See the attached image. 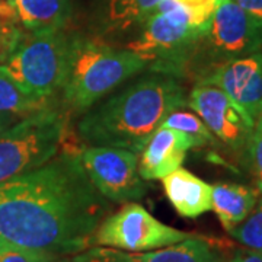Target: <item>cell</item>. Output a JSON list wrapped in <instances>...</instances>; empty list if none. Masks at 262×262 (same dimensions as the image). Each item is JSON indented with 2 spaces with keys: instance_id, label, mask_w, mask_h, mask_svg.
Returning a JSON list of instances; mask_svg holds the SVG:
<instances>
[{
  "instance_id": "1",
  "label": "cell",
  "mask_w": 262,
  "mask_h": 262,
  "mask_svg": "<svg viewBox=\"0 0 262 262\" xmlns=\"http://www.w3.org/2000/svg\"><path fill=\"white\" fill-rule=\"evenodd\" d=\"M111 203L95 188L80 153L58 151L42 166L0 184V241L60 256L95 246Z\"/></svg>"
},
{
  "instance_id": "2",
  "label": "cell",
  "mask_w": 262,
  "mask_h": 262,
  "mask_svg": "<svg viewBox=\"0 0 262 262\" xmlns=\"http://www.w3.org/2000/svg\"><path fill=\"white\" fill-rule=\"evenodd\" d=\"M187 105L188 96L178 77L151 72L88 110L77 133L89 146L139 155L169 114Z\"/></svg>"
},
{
  "instance_id": "3",
  "label": "cell",
  "mask_w": 262,
  "mask_h": 262,
  "mask_svg": "<svg viewBox=\"0 0 262 262\" xmlns=\"http://www.w3.org/2000/svg\"><path fill=\"white\" fill-rule=\"evenodd\" d=\"M147 69L146 61L127 48L72 37L61 92L66 105L86 113L124 82Z\"/></svg>"
},
{
  "instance_id": "4",
  "label": "cell",
  "mask_w": 262,
  "mask_h": 262,
  "mask_svg": "<svg viewBox=\"0 0 262 262\" xmlns=\"http://www.w3.org/2000/svg\"><path fill=\"white\" fill-rule=\"evenodd\" d=\"M204 31L175 0H162L125 48L143 58L151 72L179 77L192 63Z\"/></svg>"
},
{
  "instance_id": "5",
  "label": "cell",
  "mask_w": 262,
  "mask_h": 262,
  "mask_svg": "<svg viewBox=\"0 0 262 262\" xmlns=\"http://www.w3.org/2000/svg\"><path fill=\"white\" fill-rule=\"evenodd\" d=\"M64 113L42 108L0 134V184L42 166L60 151L66 137Z\"/></svg>"
},
{
  "instance_id": "6",
  "label": "cell",
  "mask_w": 262,
  "mask_h": 262,
  "mask_svg": "<svg viewBox=\"0 0 262 262\" xmlns=\"http://www.w3.org/2000/svg\"><path fill=\"white\" fill-rule=\"evenodd\" d=\"M69 42L61 29L27 32L15 39L3 66L28 94L48 101L64 82Z\"/></svg>"
},
{
  "instance_id": "7",
  "label": "cell",
  "mask_w": 262,
  "mask_h": 262,
  "mask_svg": "<svg viewBox=\"0 0 262 262\" xmlns=\"http://www.w3.org/2000/svg\"><path fill=\"white\" fill-rule=\"evenodd\" d=\"M261 50L262 24L255 20L234 0H229L215 8L198 41L192 63L206 58L210 64L219 67Z\"/></svg>"
},
{
  "instance_id": "8",
  "label": "cell",
  "mask_w": 262,
  "mask_h": 262,
  "mask_svg": "<svg viewBox=\"0 0 262 262\" xmlns=\"http://www.w3.org/2000/svg\"><path fill=\"white\" fill-rule=\"evenodd\" d=\"M192 234L155 219L140 204L127 203L117 213L108 214L95 234V246L122 252H149L182 242Z\"/></svg>"
},
{
  "instance_id": "9",
  "label": "cell",
  "mask_w": 262,
  "mask_h": 262,
  "mask_svg": "<svg viewBox=\"0 0 262 262\" xmlns=\"http://www.w3.org/2000/svg\"><path fill=\"white\" fill-rule=\"evenodd\" d=\"M80 160L95 188L110 203L127 204L146 195L139 158L130 150L89 146L80 151Z\"/></svg>"
},
{
  "instance_id": "10",
  "label": "cell",
  "mask_w": 262,
  "mask_h": 262,
  "mask_svg": "<svg viewBox=\"0 0 262 262\" xmlns=\"http://www.w3.org/2000/svg\"><path fill=\"white\" fill-rule=\"evenodd\" d=\"M188 105L213 136L236 151L248 149L253 124L236 103L214 84L196 83L188 95Z\"/></svg>"
},
{
  "instance_id": "11",
  "label": "cell",
  "mask_w": 262,
  "mask_h": 262,
  "mask_svg": "<svg viewBox=\"0 0 262 262\" xmlns=\"http://www.w3.org/2000/svg\"><path fill=\"white\" fill-rule=\"evenodd\" d=\"M198 83L222 89L255 124L262 115V51L215 67Z\"/></svg>"
},
{
  "instance_id": "12",
  "label": "cell",
  "mask_w": 262,
  "mask_h": 262,
  "mask_svg": "<svg viewBox=\"0 0 262 262\" xmlns=\"http://www.w3.org/2000/svg\"><path fill=\"white\" fill-rule=\"evenodd\" d=\"M96 262H222L223 258L213 245L192 234L182 242L149 252H122L111 248H91Z\"/></svg>"
},
{
  "instance_id": "13",
  "label": "cell",
  "mask_w": 262,
  "mask_h": 262,
  "mask_svg": "<svg viewBox=\"0 0 262 262\" xmlns=\"http://www.w3.org/2000/svg\"><path fill=\"white\" fill-rule=\"evenodd\" d=\"M192 147L194 143L184 133L168 127H159L140 151V177L144 181L168 177L169 173L181 168L187 151Z\"/></svg>"
},
{
  "instance_id": "14",
  "label": "cell",
  "mask_w": 262,
  "mask_h": 262,
  "mask_svg": "<svg viewBox=\"0 0 262 262\" xmlns=\"http://www.w3.org/2000/svg\"><path fill=\"white\" fill-rule=\"evenodd\" d=\"M70 13V0H6L0 3V18L18 24L27 32L61 29Z\"/></svg>"
},
{
  "instance_id": "15",
  "label": "cell",
  "mask_w": 262,
  "mask_h": 262,
  "mask_svg": "<svg viewBox=\"0 0 262 262\" xmlns=\"http://www.w3.org/2000/svg\"><path fill=\"white\" fill-rule=\"evenodd\" d=\"M166 198L179 215L196 219L211 210L213 185L184 168L177 169L162 179Z\"/></svg>"
},
{
  "instance_id": "16",
  "label": "cell",
  "mask_w": 262,
  "mask_h": 262,
  "mask_svg": "<svg viewBox=\"0 0 262 262\" xmlns=\"http://www.w3.org/2000/svg\"><path fill=\"white\" fill-rule=\"evenodd\" d=\"M258 201V192L241 184H217L211 191V210L225 230L232 232L249 215Z\"/></svg>"
},
{
  "instance_id": "17",
  "label": "cell",
  "mask_w": 262,
  "mask_h": 262,
  "mask_svg": "<svg viewBox=\"0 0 262 262\" xmlns=\"http://www.w3.org/2000/svg\"><path fill=\"white\" fill-rule=\"evenodd\" d=\"M162 0H98L99 15L106 31H125L141 25Z\"/></svg>"
},
{
  "instance_id": "18",
  "label": "cell",
  "mask_w": 262,
  "mask_h": 262,
  "mask_svg": "<svg viewBox=\"0 0 262 262\" xmlns=\"http://www.w3.org/2000/svg\"><path fill=\"white\" fill-rule=\"evenodd\" d=\"M47 106L48 101L28 94L10 76L6 67L0 64V114L27 117Z\"/></svg>"
},
{
  "instance_id": "19",
  "label": "cell",
  "mask_w": 262,
  "mask_h": 262,
  "mask_svg": "<svg viewBox=\"0 0 262 262\" xmlns=\"http://www.w3.org/2000/svg\"><path fill=\"white\" fill-rule=\"evenodd\" d=\"M160 127H168V128L184 133L187 137L192 140L194 147H203V146L214 143L213 133L208 130V127L198 115L192 113L177 110L169 114Z\"/></svg>"
},
{
  "instance_id": "20",
  "label": "cell",
  "mask_w": 262,
  "mask_h": 262,
  "mask_svg": "<svg viewBox=\"0 0 262 262\" xmlns=\"http://www.w3.org/2000/svg\"><path fill=\"white\" fill-rule=\"evenodd\" d=\"M229 233L244 248L262 252V198L244 222Z\"/></svg>"
},
{
  "instance_id": "21",
  "label": "cell",
  "mask_w": 262,
  "mask_h": 262,
  "mask_svg": "<svg viewBox=\"0 0 262 262\" xmlns=\"http://www.w3.org/2000/svg\"><path fill=\"white\" fill-rule=\"evenodd\" d=\"M69 258L0 241V262H67Z\"/></svg>"
},
{
  "instance_id": "22",
  "label": "cell",
  "mask_w": 262,
  "mask_h": 262,
  "mask_svg": "<svg viewBox=\"0 0 262 262\" xmlns=\"http://www.w3.org/2000/svg\"><path fill=\"white\" fill-rule=\"evenodd\" d=\"M248 151L256 189L262 192V115L255 121L252 136L248 144Z\"/></svg>"
},
{
  "instance_id": "23",
  "label": "cell",
  "mask_w": 262,
  "mask_h": 262,
  "mask_svg": "<svg viewBox=\"0 0 262 262\" xmlns=\"http://www.w3.org/2000/svg\"><path fill=\"white\" fill-rule=\"evenodd\" d=\"M175 2L189 13L191 22L195 27L204 29L207 28L217 8L215 0H175Z\"/></svg>"
},
{
  "instance_id": "24",
  "label": "cell",
  "mask_w": 262,
  "mask_h": 262,
  "mask_svg": "<svg viewBox=\"0 0 262 262\" xmlns=\"http://www.w3.org/2000/svg\"><path fill=\"white\" fill-rule=\"evenodd\" d=\"M255 20L262 24V0H234Z\"/></svg>"
},
{
  "instance_id": "25",
  "label": "cell",
  "mask_w": 262,
  "mask_h": 262,
  "mask_svg": "<svg viewBox=\"0 0 262 262\" xmlns=\"http://www.w3.org/2000/svg\"><path fill=\"white\" fill-rule=\"evenodd\" d=\"M230 262H262V252L248 248L236 249Z\"/></svg>"
},
{
  "instance_id": "26",
  "label": "cell",
  "mask_w": 262,
  "mask_h": 262,
  "mask_svg": "<svg viewBox=\"0 0 262 262\" xmlns=\"http://www.w3.org/2000/svg\"><path fill=\"white\" fill-rule=\"evenodd\" d=\"M67 262H96V261L92 258V255L89 253V249H88V251H84V252L77 253V255H75V256H70Z\"/></svg>"
},
{
  "instance_id": "27",
  "label": "cell",
  "mask_w": 262,
  "mask_h": 262,
  "mask_svg": "<svg viewBox=\"0 0 262 262\" xmlns=\"http://www.w3.org/2000/svg\"><path fill=\"white\" fill-rule=\"evenodd\" d=\"M12 124H13V115L0 114V134H3Z\"/></svg>"
},
{
  "instance_id": "28",
  "label": "cell",
  "mask_w": 262,
  "mask_h": 262,
  "mask_svg": "<svg viewBox=\"0 0 262 262\" xmlns=\"http://www.w3.org/2000/svg\"><path fill=\"white\" fill-rule=\"evenodd\" d=\"M225 2H229V0H215V5L219 6V5H222V3H225Z\"/></svg>"
},
{
  "instance_id": "29",
  "label": "cell",
  "mask_w": 262,
  "mask_h": 262,
  "mask_svg": "<svg viewBox=\"0 0 262 262\" xmlns=\"http://www.w3.org/2000/svg\"><path fill=\"white\" fill-rule=\"evenodd\" d=\"M0 47H2V27H0Z\"/></svg>"
}]
</instances>
